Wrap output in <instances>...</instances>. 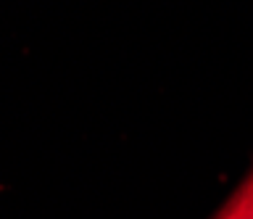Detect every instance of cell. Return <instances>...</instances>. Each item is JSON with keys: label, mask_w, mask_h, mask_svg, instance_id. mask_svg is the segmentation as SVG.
<instances>
[{"label": "cell", "mask_w": 253, "mask_h": 219, "mask_svg": "<svg viewBox=\"0 0 253 219\" xmlns=\"http://www.w3.org/2000/svg\"><path fill=\"white\" fill-rule=\"evenodd\" d=\"M216 219H253V172L237 187L227 206L216 214Z\"/></svg>", "instance_id": "6da1fadb"}]
</instances>
